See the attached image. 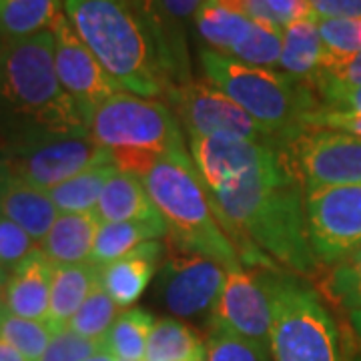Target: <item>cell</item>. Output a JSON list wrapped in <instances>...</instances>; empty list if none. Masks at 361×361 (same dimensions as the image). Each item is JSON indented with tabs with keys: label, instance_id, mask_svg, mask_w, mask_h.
Here are the masks:
<instances>
[{
	"label": "cell",
	"instance_id": "obj_1",
	"mask_svg": "<svg viewBox=\"0 0 361 361\" xmlns=\"http://www.w3.org/2000/svg\"><path fill=\"white\" fill-rule=\"evenodd\" d=\"M221 229L243 263L310 275L317 267L307 231L305 191L287 159L259 167L223 191H207Z\"/></svg>",
	"mask_w": 361,
	"mask_h": 361
},
{
	"label": "cell",
	"instance_id": "obj_2",
	"mask_svg": "<svg viewBox=\"0 0 361 361\" xmlns=\"http://www.w3.org/2000/svg\"><path fill=\"white\" fill-rule=\"evenodd\" d=\"M89 127L59 80L52 32L8 40L0 65V153L37 139L89 135Z\"/></svg>",
	"mask_w": 361,
	"mask_h": 361
},
{
	"label": "cell",
	"instance_id": "obj_3",
	"mask_svg": "<svg viewBox=\"0 0 361 361\" xmlns=\"http://www.w3.org/2000/svg\"><path fill=\"white\" fill-rule=\"evenodd\" d=\"M65 11L118 89L147 99L161 94L163 63L133 0H65Z\"/></svg>",
	"mask_w": 361,
	"mask_h": 361
},
{
	"label": "cell",
	"instance_id": "obj_4",
	"mask_svg": "<svg viewBox=\"0 0 361 361\" xmlns=\"http://www.w3.org/2000/svg\"><path fill=\"white\" fill-rule=\"evenodd\" d=\"M141 179L171 235L169 241L213 259L225 269L241 267V257L221 229L191 157L161 159Z\"/></svg>",
	"mask_w": 361,
	"mask_h": 361
},
{
	"label": "cell",
	"instance_id": "obj_5",
	"mask_svg": "<svg viewBox=\"0 0 361 361\" xmlns=\"http://www.w3.org/2000/svg\"><path fill=\"white\" fill-rule=\"evenodd\" d=\"M89 135L118 171L142 177L161 159L187 157L179 123L167 104L116 90L90 116Z\"/></svg>",
	"mask_w": 361,
	"mask_h": 361
},
{
	"label": "cell",
	"instance_id": "obj_6",
	"mask_svg": "<svg viewBox=\"0 0 361 361\" xmlns=\"http://www.w3.org/2000/svg\"><path fill=\"white\" fill-rule=\"evenodd\" d=\"M201 66L213 87L243 106L269 139L283 145L305 129L301 118L322 106L307 85L285 73L245 65L211 49L201 51Z\"/></svg>",
	"mask_w": 361,
	"mask_h": 361
},
{
	"label": "cell",
	"instance_id": "obj_7",
	"mask_svg": "<svg viewBox=\"0 0 361 361\" xmlns=\"http://www.w3.org/2000/svg\"><path fill=\"white\" fill-rule=\"evenodd\" d=\"M273 322L269 349L275 361H341L339 336L315 291L293 277L267 271Z\"/></svg>",
	"mask_w": 361,
	"mask_h": 361
},
{
	"label": "cell",
	"instance_id": "obj_8",
	"mask_svg": "<svg viewBox=\"0 0 361 361\" xmlns=\"http://www.w3.org/2000/svg\"><path fill=\"white\" fill-rule=\"evenodd\" d=\"M285 159L303 191L361 183V137L305 127L285 142Z\"/></svg>",
	"mask_w": 361,
	"mask_h": 361
},
{
	"label": "cell",
	"instance_id": "obj_9",
	"mask_svg": "<svg viewBox=\"0 0 361 361\" xmlns=\"http://www.w3.org/2000/svg\"><path fill=\"white\" fill-rule=\"evenodd\" d=\"M0 159L14 175L42 191H51L97 165L113 163L109 151L90 135L37 139L0 153Z\"/></svg>",
	"mask_w": 361,
	"mask_h": 361
},
{
	"label": "cell",
	"instance_id": "obj_10",
	"mask_svg": "<svg viewBox=\"0 0 361 361\" xmlns=\"http://www.w3.org/2000/svg\"><path fill=\"white\" fill-rule=\"evenodd\" d=\"M305 215L317 263L348 257L361 245V183L307 191Z\"/></svg>",
	"mask_w": 361,
	"mask_h": 361
},
{
	"label": "cell",
	"instance_id": "obj_11",
	"mask_svg": "<svg viewBox=\"0 0 361 361\" xmlns=\"http://www.w3.org/2000/svg\"><path fill=\"white\" fill-rule=\"evenodd\" d=\"M169 99L189 137H231L253 142L269 139L243 106L211 82H183L171 89Z\"/></svg>",
	"mask_w": 361,
	"mask_h": 361
},
{
	"label": "cell",
	"instance_id": "obj_12",
	"mask_svg": "<svg viewBox=\"0 0 361 361\" xmlns=\"http://www.w3.org/2000/svg\"><path fill=\"white\" fill-rule=\"evenodd\" d=\"M271 322L267 271H249L243 265L225 269V281L213 307V329L245 337L269 349Z\"/></svg>",
	"mask_w": 361,
	"mask_h": 361
},
{
	"label": "cell",
	"instance_id": "obj_13",
	"mask_svg": "<svg viewBox=\"0 0 361 361\" xmlns=\"http://www.w3.org/2000/svg\"><path fill=\"white\" fill-rule=\"evenodd\" d=\"M225 281V267L201 253L169 241L159 291L171 313L195 317L213 310Z\"/></svg>",
	"mask_w": 361,
	"mask_h": 361
},
{
	"label": "cell",
	"instance_id": "obj_14",
	"mask_svg": "<svg viewBox=\"0 0 361 361\" xmlns=\"http://www.w3.org/2000/svg\"><path fill=\"white\" fill-rule=\"evenodd\" d=\"M52 37L59 80L90 123L94 111L121 89L78 37L66 14L52 28Z\"/></svg>",
	"mask_w": 361,
	"mask_h": 361
},
{
	"label": "cell",
	"instance_id": "obj_15",
	"mask_svg": "<svg viewBox=\"0 0 361 361\" xmlns=\"http://www.w3.org/2000/svg\"><path fill=\"white\" fill-rule=\"evenodd\" d=\"M271 142H253L231 137H191L193 165L207 191H223L251 171L279 161L283 151Z\"/></svg>",
	"mask_w": 361,
	"mask_h": 361
},
{
	"label": "cell",
	"instance_id": "obj_16",
	"mask_svg": "<svg viewBox=\"0 0 361 361\" xmlns=\"http://www.w3.org/2000/svg\"><path fill=\"white\" fill-rule=\"evenodd\" d=\"M0 215L23 227L40 245L59 217V209L47 191L14 175L0 159Z\"/></svg>",
	"mask_w": 361,
	"mask_h": 361
},
{
	"label": "cell",
	"instance_id": "obj_17",
	"mask_svg": "<svg viewBox=\"0 0 361 361\" xmlns=\"http://www.w3.org/2000/svg\"><path fill=\"white\" fill-rule=\"evenodd\" d=\"M54 263L37 249L8 273L4 285V310L18 317L49 322Z\"/></svg>",
	"mask_w": 361,
	"mask_h": 361
},
{
	"label": "cell",
	"instance_id": "obj_18",
	"mask_svg": "<svg viewBox=\"0 0 361 361\" xmlns=\"http://www.w3.org/2000/svg\"><path fill=\"white\" fill-rule=\"evenodd\" d=\"M165 253L159 241H149L133 253L101 267V285L118 307H130L145 293Z\"/></svg>",
	"mask_w": 361,
	"mask_h": 361
},
{
	"label": "cell",
	"instance_id": "obj_19",
	"mask_svg": "<svg viewBox=\"0 0 361 361\" xmlns=\"http://www.w3.org/2000/svg\"><path fill=\"white\" fill-rule=\"evenodd\" d=\"M145 23L153 30V40L161 56L171 68L179 63L185 54V28L195 20V14L201 8L203 0H139Z\"/></svg>",
	"mask_w": 361,
	"mask_h": 361
},
{
	"label": "cell",
	"instance_id": "obj_20",
	"mask_svg": "<svg viewBox=\"0 0 361 361\" xmlns=\"http://www.w3.org/2000/svg\"><path fill=\"white\" fill-rule=\"evenodd\" d=\"M101 221L94 213H59L40 249L54 265L89 263Z\"/></svg>",
	"mask_w": 361,
	"mask_h": 361
},
{
	"label": "cell",
	"instance_id": "obj_21",
	"mask_svg": "<svg viewBox=\"0 0 361 361\" xmlns=\"http://www.w3.org/2000/svg\"><path fill=\"white\" fill-rule=\"evenodd\" d=\"M94 215L101 223L161 219L141 177L127 171H116L109 179L99 205L94 209Z\"/></svg>",
	"mask_w": 361,
	"mask_h": 361
},
{
	"label": "cell",
	"instance_id": "obj_22",
	"mask_svg": "<svg viewBox=\"0 0 361 361\" xmlns=\"http://www.w3.org/2000/svg\"><path fill=\"white\" fill-rule=\"evenodd\" d=\"M99 285H101V267L92 263L54 265L49 323L56 331L68 327L75 313Z\"/></svg>",
	"mask_w": 361,
	"mask_h": 361
},
{
	"label": "cell",
	"instance_id": "obj_23",
	"mask_svg": "<svg viewBox=\"0 0 361 361\" xmlns=\"http://www.w3.org/2000/svg\"><path fill=\"white\" fill-rule=\"evenodd\" d=\"M279 66L285 75L313 87L323 68V42L315 16L285 26Z\"/></svg>",
	"mask_w": 361,
	"mask_h": 361
},
{
	"label": "cell",
	"instance_id": "obj_24",
	"mask_svg": "<svg viewBox=\"0 0 361 361\" xmlns=\"http://www.w3.org/2000/svg\"><path fill=\"white\" fill-rule=\"evenodd\" d=\"M167 233L163 219L127 221V223H101L90 261L97 267H104L116 259L133 253L149 241H157Z\"/></svg>",
	"mask_w": 361,
	"mask_h": 361
},
{
	"label": "cell",
	"instance_id": "obj_25",
	"mask_svg": "<svg viewBox=\"0 0 361 361\" xmlns=\"http://www.w3.org/2000/svg\"><path fill=\"white\" fill-rule=\"evenodd\" d=\"M65 0H2L0 35L8 40H23L52 32L65 16Z\"/></svg>",
	"mask_w": 361,
	"mask_h": 361
},
{
	"label": "cell",
	"instance_id": "obj_26",
	"mask_svg": "<svg viewBox=\"0 0 361 361\" xmlns=\"http://www.w3.org/2000/svg\"><path fill=\"white\" fill-rule=\"evenodd\" d=\"M253 25L255 20L233 13L219 0H203L201 8L195 14V28L199 37L211 47V51L221 52L225 56H235Z\"/></svg>",
	"mask_w": 361,
	"mask_h": 361
},
{
	"label": "cell",
	"instance_id": "obj_27",
	"mask_svg": "<svg viewBox=\"0 0 361 361\" xmlns=\"http://www.w3.org/2000/svg\"><path fill=\"white\" fill-rule=\"evenodd\" d=\"M207 349L199 334L177 319H159L147 341L145 361H205Z\"/></svg>",
	"mask_w": 361,
	"mask_h": 361
},
{
	"label": "cell",
	"instance_id": "obj_28",
	"mask_svg": "<svg viewBox=\"0 0 361 361\" xmlns=\"http://www.w3.org/2000/svg\"><path fill=\"white\" fill-rule=\"evenodd\" d=\"M116 171L118 169L113 163L97 165L47 193L59 213H94L106 183Z\"/></svg>",
	"mask_w": 361,
	"mask_h": 361
},
{
	"label": "cell",
	"instance_id": "obj_29",
	"mask_svg": "<svg viewBox=\"0 0 361 361\" xmlns=\"http://www.w3.org/2000/svg\"><path fill=\"white\" fill-rule=\"evenodd\" d=\"M153 325L155 319L147 311L137 307L123 311L104 337L103 348L109 349L118 361H142Z\"/></svg>",
	"mask_w": 361,
	"mask_h": 361
},
{
	"label": "cell",
	"instance_id": "obj_30",
	"mask_svg": "<svg viewBox=\"0 0 361 361\" xmlns=\"http://www.w3.org/2000/svg\"><path fill=\"white\" fill-rule=\"evenodd\" d=\"M322 293L334 305L355 313L361 310V245L348 257L334 263L319 283Z\"/></svg>",
	"mask_w": 361,
	"mask_h": 361
},
{
	"label": "cell",
	"instance_id": "obj_31",
	"mask_svg": "<svg viewBox=\"0 0 361 361\" xmlns=\"http://www.w3.org/2000/svg\"><path fill=\"white\" fill-rule=\"evenodd\" d=\"M56 329L49 322L18 317L8 310H0V337L18 349L28 361H39L49 348Z\"/></svg>",
	"mask_w": 361,
	"mask_h": 361
},
{
	"label": "cell",
	"instance_id": "obj_32",
	"mask_svg": "<svg viewBox=\"0 0 361 361\" xmlns=\"http://www.w3.org/2000/svg\"><path fill=\"white\" fill-rule=\"evenodd\" d=\"M118 315H121V307L104 291L103 285H99L75 313V317L68 323V329L87 339L104 341Z\"/></svg>",
	"mask_w": 361,
	"mask_h": 361
},
{
	"label": "cell",
	"instance_id": "obj_33",
	"mask_svg": "<svg viewBox=\"0 0 361 361\" xmlns=\"http://www.w3.org/2000/svg\"><path fill=\"white\" fill-rule=\"evenodd\" d=\"M323 42V68L361 52V18H317Z\"/></svg>",
	"mask_w": 361,
	"mask_h": 361
},
{
	"label": "cell",
	"instance_id": "obj_34",
	"mask_svg": "<svg viewBox=\"0 0 361 361\" xmlns=\"http://www.w3.org/2000/svg\"><path fill=\"white\" fill-rule=\"evenodd\" d=\"M207 361H269L267 348L229 331L213 329L207 345Z\"/></svg>",
	"mask_w": 361,
	"mask_h": 361
},
{
	"label": "cell",
	"instance_id": "obj_35",
	"mask_svg": "<svg viewBox=\"0 0 361 361\" xmlns=\"http://www.w3.org/2000/svg\"><path fill=\"white\" fill-rule=\"evenodd\" d=\"M37 249L40 245L23 227L0 215V269L11 273Z\"/></svg>",
	"mask_w": 361,
	"mask_h": 361
},
{
	"label": "cell",
	"instance_id": "obj_36",
	"mask_svg": "<svg viewBox=\"0 0 361 361\" xmlns=\"http://www.w3.org/2000/svg\"><path fill=\"white\" fill-rule=\"evenodd\" d=\"M101 348H103V341L87 339L65 327L54 334L49 348L44 349L39 361H87Z\"/></svg>",
	"mask_w": 361,
	"mask_h": 361
},
{
	"label": "cell",
	"instance_id": "obj_37",
	"mask_svg": "<svg viewBox=\"0 0 361 361\" xmlns=\"http://www.w3.org/2000/svg\"><path fill=\"white\" fill-rule=\"evenodd\" d=\"M313 89L319 92L325 109L345 111L361 115V85H349L343 80L319 73L317 80L313 82Z\"/></svg>",
	"mask_w": 361,
	"mask_h": 361
},
{
	"label": "cell",
	"instance_id": "obj_38",
	"mask_svg": "<svg viewBox=\"0 0 361 361\" xmlns=\"http://www.w3.org/2000/svg\"><path fill=\"white\" fill-rule=\"evenodd\" d=\"M301 125L313 127V129L343 130V133H351V135L361 137V115L345 113V111H334V109H325V106H319L317 111L303 116Z\"/></svg>",
	"mask_w": 361,
	"mask_h": 361
},
{
	"label": "cell",
	"instance_id": "obj_39",
	"mask_svg": "<svg viewBox=\"0 0 361 361\" xmlns=\"http://www.w3.org/2000/svg\"><path fill=\"white\" fill-rule=\"evenodd\" d=\"M315 18H361V0H307Z\"/></svg>",
	"mask_w": 361,
	"mask_h": 361
},
{
	"label": "cell",
	"instance_id": "obj_40",
	"mask_svg": "<svg viewBox=\"0 0 361 361\" xmlns=\"http://www.w3.org/2000/svg\"><path fill=\"white\" fill-rule=\"evenodd\" d=\"M265 2L281 28L295 23V20H301V18L315 16L307 0H265Z\"/></svg>",
	"mask_w": 361,
	"mask_h": 361
},
{
	"label": "cell",
	"instance_id": "obj_41",
	"mask_svg": "<svg viewBox=\"0 0 361 361\" xmlns=\"http://www.w3.org/2000/svg\"><path fill=\"white\" fill-rule=\"evenodd\" d=\"M219 2L223 6H227L229 11L241 14V16L249 18V20L263 23V25L279 26L265 0H219ZM279 28H281V26H279Z\"/></svg>",
	"mask_w": 361,
	"mask_h": 361
},
{
	"label": "cell",
	"instance_id": "obj_42",
	"mask_svg": "<svg viewBox=\"0 0 361 361\" xmlns=\"http://www.w3.org/2000/svg\"><path fill=\"white\" fill-rule=\"evenodd\" d=\"M322 73L337 78V80L349 82V85H361V52L353 54L348 61L325 66V68H322Z\"/></svg>",
	"mask_w": 361,
	"mask_h": 361
},
{
	"label": "cell",
	"instance_id": "obj_43",
	"mask_svg": "<svg viewBox=\"0 0 361 361\" xmlns=\"http://www.w3.org/2000/svg\"><path fill=\"white\" fill-rule=\"evenodd\" d=\"M0 361H28L18 351V349H14L11 343H6L2 337H0Z\"/></svg>",
	"mask_w": 361,
	"mask_h": 361
},
{
	"label": "cell",
	"instance_id": "obj_44",
	"mask_svg": "<svg viewBox=\"0 0 361 361\" xmlns=\"http://www.w3.org/2000/svg\"><path fill=\"white\" fill-rule=\"evenodd\" d=\"M87 361H118V360H116L115 355H113L109 349L101 348L99 351H94V353H92V355H90Z\"/></svg>",
	"mask_w": 361,
	"mask_h": 361
},
{
	"label": "cell",
	"instance_id": "obj_45",
	"mask_svg": "<svg viewBox=\"0 0 361 361\" xmlns=\"http://www.w3.org/2000/svg\"><path fill=\"white\" fill-rule=\"evenodd\" d=\"M351 323H353V327L357 329V334L361 337V310L355 311V313H351Z\"/></svg>",
	"mask_w": 361,
	"mask_h": 361
},
{
	"label": "cell",
	"instance_id": "obj_46",
	"mask_svg": "<svg viewBox=\"0 0 361 361\" xmlns=\"http://www.w3.org/2000/svg\"><path fill=\"white\" fill-rule=\"evenodd\" d=\"M6 277L8 275H0V310L4 307V285H6Z\"/></svg>",
	"mask_w": 361,
	"mask_h": 361
},
{
	"label": "cell",
	"instance_id": "obj_47",
	"mask_svg": "<svg viewBox=\"0 0 361 361\" xmlns=\"http://www.w3.org/2000/svg\"><path fill=\"white\" fill-rule=\"evenodd\" d=\"M6 47H8V39L0 35V65H2V59H4V52H6Z\"/></svg>",
	"mask_w": 361,
	"mask_h": 361
},
{
	"label": "cell",
	"instance_id": "obj_48",
	"mask_svg": "<svg viewBox=\"0 0 361 361\" xmlns=\"http://www.w3.org/2000/svg\"><path fill=\"white\" fill-rule=\"evenodd\" d=\"M0 275H8V273H4V271L0 269Z\"/></svg>",
	"mask_w": 361,
	"mask_h": 361
},
{
	"label": "cell",
	"instance_id": "obj_49",
	"mask_svg": "<svg viewBox=\"0 0 361 361\" xmlns=\"http://www.w3.org/2000/svg\"><path fill=\"white\" fill-rule=\"evenodd\" d=\"M0 2H2V0H0Z\"/></svg>",
	"mask_w": 361,
	"mask_h": 361
},
{
	"label": "cell",
	"instance_id": "obj_50",
	"mask_svg": "<svg viewBox=\"0 0 361 361\" xmlns=\"http://www.w3.org/2000/svg\"><path fill=\"white\" fill-rule=\"evenodd\" d=\"M142 361H145V360H142Z\"/></svg>",
	"mask_w": 361,
	"mask_h": 361
}]
</instances>
